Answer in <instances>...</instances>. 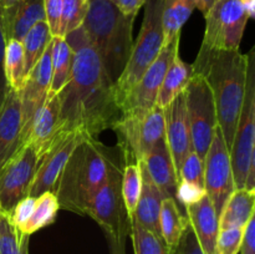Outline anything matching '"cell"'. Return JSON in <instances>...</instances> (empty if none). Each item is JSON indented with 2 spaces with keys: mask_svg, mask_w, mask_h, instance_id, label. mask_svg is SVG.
Masks as SVG:
<instances>
[{
  "mask_svg": "<svg viewBox=\"0 0 255 254\" xmlns=\"http://www.w3.org/2000/svg\"><path fill=\"white\" fill-rule=\"evenodd\" d=\"M133 21L134 16L125 15L114 0H87L81 26L114 84L124 71L133 46Z\"/></svg>",
  "mask_w": 255,
  "mask_h": 254,
  "instance_id": "obj_4",
  "label": "cell"
},
{
  "mask_svg": "<svg viewBox=\"0 0 255 254\" xmlns=\"http://www.w3.org/2000/svg\"><path fill=\"white\" fill-rule=\"evenodd\" d=\"M87 11V0H62L59 36L65 37L82 25Z\"/></svg>",
  "mask_w": 255,
  "mask_h": 254,
  "instance_id": "obj_34",
  "label": "cell"
},
{
  "mask_svg": "<svg viewBox=\"0 0 255 254\" xmlns=\"http://www.w3.org/2000/svg\"><path fill=\"white\" fill-rule=\"evenodd\" d=\"M241 254H255V213L247 223L242 239Z\"/></svg>",
  "mask_w": 255,
  "mask_h": 254,
  "instance_id": "obj_40",
  "label": "cell"
},
{
  "mask_svg": "<svg viewBox=\"0 0 255 254\" xmlns=\"http://www.w3.org/2000/svg\"><path fill=\"white\" fill-rule=\"evenodd\" d=\"M137 163L141 173V193L132 218L138 222L143 228L148 229L162 239L159 229V212L164 197L149 177L143 161H138Z\"/></svg>",
  "mask_w": 255,
  "mask_h": 254,
  "instance_id": "obj_21",
  "label": "cell"
},
{
  "mask_svg": "<svg viewBox=\"0 0 255 254\" xmlns=\"http://www.w3.org/2000/svg\"><path fill=\"white\" fill-rule=\"evenodd\" d=\"M35 199L36 198H34V197H25L21 201L17 202L14 209L9 213L10 219L14 223V226L17 227L20 231L24 228V226L31 217L32 209H34L35 206Z\"/></svg>",
  "mask_w": 255,
  "mask_h": 254,
  "instance_id": "obj_37",
  "label": "cell"
},
{
  "mask_svg": "<svg viewBox=\"0 0 255 254\" xmlns=\"http://www.w3.org/2000/svg\"><path fill=\"white\" fill-rule=\"evenodd\" d=\"M179 40L181 37H177L171 44L163 45L156 60L152 62L151 66L142 75L133 89L125 97L124 102L120 106L121 115L146 112L156 106L162 80L173 56L179 51Z\"/></svg>",
  "mask_w": 255,
  "mask_h": 254,
  "instance_id": "obj_13",
  "label": "cell"
},
{
  "mask_svg": "<svg viewBox=\"0 0 255 254\" xmlns=\"http://www.w3.org/2000/svg\"><path fill=\"white\" fill-rule=\"evenodd\" d=\"M60 99L59 94L49 95L42 109L35 117L31 129L24 143H29L36 152L37 158H41L51 147L59 126Z\"/></svg>",
  "mask_w": 255,
  "mask_h": 254,
  "instance_id": "obj_20",
  "label": "cell"
},
{
  "mask_svg": "<svg viewBox=\"0 0 255 254\" xmlns=\"http://www.w3.org/2000/svg\"><path fill=\"white\" fill-rule=\"evenodd\" d=\"M178 183H186L204 191L203 159L192 149L178 171Z\"/></svg>",
  "mask_w": 255,
  "mask_h": 254,
  "instance_id": "obj_35",
  "label": "cell"
},
{
  "mask_svg": "<svg viewBox=\"0 0 255 254\" xmlns=\"http://www.w3.org/2000/svg\"><path fill=\"white\" fill-rule=\"evenodd\" d=\"M244 188L247 191L255 192V152L252 154L251 159H249L248 169H247V177L246 183H244Z\"/></svg>",
  "mask_w": 255,
  "mask_h": 254,
  "instance_id": "obj_44",
  "label": "cell"
},
{
  "mask_svg": "<svg viewBox=\"0 0 255 254\" xmlns=\"http://www.w3.org/2000/svg\"><path fill=\"white\" fill-rule=\"evenodd\" d=\"M255 192L246 188H236L229 196L219 214V229L246 228L254 214Z\"/></svg>",
  "mask_w": 255,
  "mask_h": 254,
  "instance_id": "obj_23",
  "label": "cell"
},
{
  "mask_svg": "<svg viewBox=\"0 0 255 254\" xmlns=\"http://www.w3.org/2000/svg\"><path fill=\"white\" fill-rule=\"evenodd\" d=\"M117 163L96 137H87L72 152L52 193L60 208L85 214L86 207Z\"/></svg>",
  "mask_w": 255,
  "mask_h": 254,
  "instance_id": "obj_3",
  "label": "cell"
},
{
  "mask_svg": "<svg viewBox=\"0 0 255 254\" xmlns=\"http://www.w3.org/2000/svg\"><path fill=\"white\" fill-rule=\"evenodd\" d=\"M51 31L45 20L36 22L21 40L25 57V77L30 70L41 59L45 50L52 40Z\"/></svg>",
  "mask_w": 255,
  "mask_h": 254,
  "instance_id": "obj_28",
  "label": "cell"
},
{
  "mask_svg": "<svg viewBox=\"0 0 255 254\" xmlns=\"http://www.w3.org/2000/svg\"><path fill=\"white\" fill-rule=\"evenodd\" d=\"M122 169L120 164L111 169L105 183L87 204L85 214H89L106 236L126 239L131 227L121 193Z\"/></svg>",
  "mask_w": 255,
  "mask_h": 254,
  "instance_id": "obj_9",
  "label": "cell"
},
{
  "mask_svg": "<svg viewBox=\"0 0 255 254\" xmlns=\"http://www.w3.org/2000/svg\"><path fill=\"white\" fill-rule=\"evenodd\" d=\"M246 228L219 229L216 242V254H238Z\"/></svg>",
  "mask_w": 255,
  "mask_h": 254,
  "instance_id": "obj_36",
  "label": "cell"
},
{
  "mask_svg": "<svg viewBox=\"0 0 255 254\" xmlns=\"http://www.w3.org/2000/svg\"><path fill=\"white\" fill-rule=\"evenodd\" d=\"M184 95L192 148L202 159H204L214 132L218 127L213 96L207 81L198 74L192 76L184 90Z\"/></svg>",
  "mask_w": 255,
  "mask_h": 254,
  "instance_id": "obj_8",
  "label": "cell"
},
{
  "mask_svg": "<svg viewBox=\"0 0 255 254\" xmlns=\"http://www.w3.org/2000/svg\"><path fill=\"white\" fill-rule=\"evenodd\" d=\"M239 1H241L243 9L246 10L249 19H253L255 14V0H239Z\"/></svg>",
  "mask_w": 255,
  "mask_h": 254,
  "instance_id": "obj_46",
  "label": "cell"
},
{
  "mask_svg": "<svg viewBox=\"0 0 255 254\" xmlns=\"http://www.w3.org/2000/svg\"><path fill=\"white\" fill-rule=\"evenodd\" d=\"M64 39L71 46L74 59L70 81L59 92V126L54 141L71 132L97 137L112 128L121 116L115 99V84L105 72L82 26Z\"/></svg>",
  "mask_w": 255,
  "mask_h": 254,
  "instance_id": "obj_1",
  "label": "cell"
},
{
  "mask_svg": "<svg viewBox=\"0 0 255 254\" xmlns=\"http://www.w3.org/2000/svg\"><path fill=\"white\" fill-rule=\"evenodd\" d=\"M206 30L202 46L212 50L237 51L249 16L239 0H217L204 14Z\"/></svg>",
  "mask_w": 255,
  "mask_h": 254,
  "instance_id": "obj_10",
  "label": "cell"
},
{
  "mask_svg": "<svg viewBox=\"0 0 255 254\" xmlns=\"http://www.w3.org/2000/svg\"><path fill=\"white\" fill-rule=\"evenodd\" d=\"M42 20H45L44 0H21L11 20L4 26L6 41L10 39L21 41L26 32Z\"/></svg>",
  "mask_w": 255,
  "mask_h": 254,
  "instance_id": "obj_25",
  "label": "cell"
},
{
  "mask_svg": "<svg viewBox=\"0 0 255 254\" xmlns=\"http://www.w3.org/2000/svg\"><path fill=\"white\" fill-rule=\"evenodd\" d=\"M52 41V40H51ZM51 85V42L41 59L26 75L20 89L21 102V144H24L35 117L46 102Z\"/></svg>",
  "mask_w": 255,
  "mask_h": 254,
  "instance_id": "obj_14",
  "label": "cell"
},
{
  "mask_svg": "<svg viewBox=\"0 0 255 254\" xmlns=\"http://www.w3.org/2000/svg\"><path fill=\"white\" fill-rule=\"evenodd\" d=\"M121 193L128 219L132 218L141 193V173L138 163L126 164L122 169Z\"/></svg>",
  "mask_w": 255,
  "mask_h": 254,
  "instance_id": "obj_33",
  "label": "cell"
},
{
  "mask_svg": "<svg viewBox=\"0 0 255 254\" xmlns=\"http://www.w3.org/2000/svg\"><path fill=\"white\" fill-rule=\"evenodd\" d=\"M164 137L171 152L177 174L187 154L192 151L191 129L186 107L184 91L177 95L171 104L163 109Z\"/></svg>",
  "mask_w": 255,
  "mask_h": 254,
  "instance_id": "obj_16",
  "label": "cell"
},
{
  "mask_svg": "<svg viewBox=\"0 0 255 254\" xmlns=\"http://www.w3.org/2000/svg\"><path fill=\"white\" fill-rule=\"evenodd\" d=\"M45 21L47 22L52 36H59L60 19H61L62 0H44Z\"/></svg>",
  "mask_w": 255,
  "mask_h": 254,
  "instance_id": "obj_38",
  "label": "cell"
},
{
  "mask_svg": "<svg viewBox=\"0 0 255 254\" xmlns=\"http://www.w3.org/2000/svg\"><path fill=\"white\" fill-rule=\"evenodd\" d=\"M106 238L107 242H109L110 254H126V248H125L126 239L110 236H106Z\"/></svg>",
  "mask_w": 255,
  "mask_h": 254,
  "instance_id": "obj_45",
  "label": "cell"
},
{
  "mask_svg": "<svg viewBox=\"0 0 255 254\" xmlns=\"http://www.w3.org/2000/svg\"><path fill=\"white\" fill-rule=\"evenodd\" d=\"M87 138L80 132H71L56 138L46 153L39 159L36 172L30 184L27 197H39L44 192H52L62 169L66 166L72 152Z\"/></svg>",
  "mask_w": 255,
  "mask_h": 254,
  "instance_id": "obj_15",
  "label": "cell"
},
{
  "mask_svg": "<svg viewBox=\"0 0 255 254\" xmlns=\"http://www.w3.org/2000/svg\"><path fill=\"white\" fill-rule=\"evenodd\" d=\"M174 254H202L191 228L184 234V237L182 238L181 243H179L178 248L174 252Z\"/></svg>",
  "mask_w": 255,
  "mask_h": 254,
  "instance_id": "obj_41",
  "label": "cell"
},
{
  "mask_svg": "<svg viewBox=\"0 0 255 254\" xmlns=\"http://www.w3.org/2000/svg\"><path fill=\"white\" fill-rule=\"evenodd\" d=\"M129 236L132 239L134 254H171L159 237L143 228L133 218L129 219Z\"/></svg>",
  "mask_w": 255,
  "mask_h": 254,
  "instance_id": "obj_32",
  "label": "cell"
},
{
  "mask_svg": "<svg viewBox=\"0 0 255 254\" xmlns=\"http://www.w3.org/2000/svg\"><path fill=\"white\" fill-rule=\"evenodd\" d=\"M189 228L196 238L202 254H216V242L219 233L218 214L211 199L204 194L201 199L186 206Z\"/></svg>",
  "mask_w": 255,
  "mask_h": 254,
  "instance_id": "obj_17",
  "label": "cell"
},
{
  "mask_svg": "<svg viewBox=\"0 0 255 254\" xmlns=\"http://www.w3.org/2000/svg\"><path fill=\"white\" fill-rule=\"evenodd\" d=\"M112 128L119 137L126 164L137 163L164 137L163 109L156 105L146 112L121 115Z\"/></svg>",
  "mask_w": 255,
  "mask_h": 254,
  "instance_id": "obj_6",
  "label": "cell"
},
{
  "mask_svg": "<svg viewBox=\"0 0 255 254\" xmlns=\"http://www.w3.org/2000/svg\"><path fill=\"white\" fill-rule=\"evenodd\" d=\"M59 209L60 206L56 196L52 192H44L35 199L31 217L21 229V232H24L27 236H31L35 232L50 226L54 223Z\"/></svg>",
  "mask_w": 255,
  "mask_h": 254,
  "instance_id": "obj_29",
  "label": "cell"
},
{
  "mask_svg": "<svg viewBox=\"0 0 255 254\" xmlns=\"http://www.w3.org/2000/svg\"><path fill=\"white\" fill-rule=\"evenodd\" d=\"M74 52L69 42L60 36L51 41V85L49 95H56L66 86L72 72Z\"/></svg>",
  "mask_w": 255,
  "mask_h": 254,
  "instance_id": "obj_26",
  "label": "cell"
},
{
  "mask_svg": "<svg viewBox=\"0 0 255 254\" xmlns=\"http://www.w3.org/2000/svg\"><path fill=\"white\" fill-rule=\"evenodd\" d=\"M5 45H6V37H5L4 26H2L1 9H0V106H1V104L4 102L7 91L10 90L9 85H7V81H6V77H5V69H4Z\"/></svg>",
  "mask_w": 255,
  "mask_h": 254,
  "instance_id": "obj_39",
  "label": "cell"
},
{
  "mask_svg": "<svg viewBox=\"0 0 255 254\" xmlns=\"http://www.w3.org/2000/svg\"><path fill=\"white\" fill-rule=\"evenodd\" d=\"M5 77L10 89L20 91L25 80V57L21 41L10 39L4 52Z\"/></svg>",
  "mask_w": 255,
  "mask_h": 254,
  "instance_id": "obj_30",
  "label": "cell"
},
{
  "mask_svg": "<svg viewBox=\"0 0 255 254\" xmlns=\"http://www.w3.org/2000/svg\"><path fill=\"white\" fill-rule=\"evenodd\" d=\"M194 4H196L197 9L201 10L203 12V15L208 11L212 7V5L217 1V0H193Z\"/></svg>",
  "mask_w": 255,
  "mask_h": 254,
  "instance_id": "obj_47",
  "label": "cell"
},
{
  "mask_svg": "<svg viewBox=\"0 0 255 254\" xmlns=\"http://www.w3.org/2000/svg\"><path fill=\"white\" fill-rule=\"evenodd\" d=\"M163 45L162 0H147L139 34L133 42L124 71L115 82V99L119 110L125 97L158 56Z\"/></svg>",
  "mask_w": 255,
  "mask_h": 254,
  "instance_id": "obj_5",
  "label": "cell"
},
{
  "mask_svg": "<svg viewBox=\"0 0 255 254\" xmlns=\"http://www.w3.org/2000/svg\"><path fill=\"white\" fill-rule=\"evenodd\" d=\"M149 177L158 187L164 198H173L177 201L178 191V174L172 159L171 152L167 146L166 137L159 139L148 153L142 159Z\"/></svg>",
  "mask_w": 255,
  "mask_h": 254,
  "instance_id": "obj_19",
  "label": "cell"
},
{
  "mask_svg": "<svg viewBox=\"0 0 255 254\" xmlns=\"http://www.w3.org/2000/svg\"><path fill=\"white\" fill-rule=\"evenodd\" d=\"M192 66L194 74L201 75L211 89L218 127L231 149L246 92L248 55L239 50L226 51L201 46Z\"/></svg>",
  "mask_w": 255,
  "mask_h": 254,
  "instance_id": "obj_2",
  "label": "cell"
},
{
  "mask_svg": "<svg viewBox=\"0 0 255 254\" xmlns=\"http://www.w3.org/2000/svg\"><path fill=\"white\" fill-rule=\"evenodd\" d=\"M29 238L14 226L9 213L0 211V254H29Z\"/></svg>",
  "mask_w": 255,
  "mask_h": 254,
  "instance_id": "obj_31",
  "label": "cell"
},
{
  "mask_svg": "<svg viewBox=\"0 0 255 254\" xmlns=\"http://www.w3.org/2000/svg\"><path fill=\"white\" fill-rule=\"evenodd\" d=\"M21 146V102L19 92L10 89L0 106V168Z\"/></svg>",
  "mask_w": 255,
  "mask_h": 254,
  "instance_id": "obj_18",
  "label": "cell"
},
{
  "mask_svg": "<svg viewBox=\"0 0 255 254\" xmlns=\"http://www.w3.org/2000/svg\"><path fill=\"white\" fill-rule=\"evenodd\" d=\"M159 229L162 241L171 254L178 248L182 238L189 229L188 218L182 213L178 202L173 198H164L159 212Z\"/></svg>",
  "mask_w": 255,
  "mask_h": 254,
  "instance_id": "obj_22",
  "label": "cell"
},
{
  "mask_svg": "<svg viewBox=\"0 0 255 254\" xmlns=\"http://www.w3.org/2000/svg\"><path fill=\"white\" fill-rule=\"evenodd\" d=\"M203 177L204 191L219 218L227 199L236 191L231 153L219 127L214 132L213 139L203 159Z\"/></svg>",
  "mask_w": 255,
  "mask_h": 254,
  "instance_id": "obj_11",
  "label": "cell"
},
{
  "mask_svg": "<svg viewBox=\"0 0 255 254\" xmlns=\"http://www.w3.org/2000/svg\"><path fill=\"white\" fill-rule=\"evenodd\" d=\"M147 0H114L116 6L124 12L125 15L136 17L138 10L146 4Z\"/></svg>",
  "mask_w": 255,
  "mask_h": 254,
  "instance_id": "obj_42",
  "label": "cell"
},
{
  "mask_svg": "<svg viewBox=\"0 0 255 254\" xmlns=\"http://www.w3.org/2000/svg\"><path fill=\"white\" fill-rule=\"evenodd\" d=\"M193 75V66L184 62L179 56V51L177 52L167 69L163 80H162L158 96H157V106H159L161 109L168 106L177 95L186 90L187 85L191 81Z\"/></svg>",
  "mask_w": 255,
  "mask_h": 254,
  "instance_id": "obj_24",
  "label": "cell"
},
{
  "mask_svg": "<svg viewBox=\"0 0 255 254\" xmlns=\"http://www.w3.org/2000/svg\"><path fill=\"white\" fill-rule=\"evenodd\" d=\"M37 162L35 149L24 143L0 168V211L10 213L17 202L27 197Z\"/></svg>",
  "mask_w": 255,
  "mask_h": 254,
  "instance_id": "obj_12",
  "label": "cell"
},
{
  "mask_svg": "<svg viewBox=\"0 0 255 254\" xmlns=\"http://www.w3.org/2000/svg\"><path fill=\"white\" fill-rule=\"evenodd\" d=\"M196 4L193 0H162V29L164 45L181 37L183 25L191 16Z\"/></svg>",
  "mask_w": 255,
  "mask_h": 254,
  "instance_id": "obj_27",
  "label": "cell"
},
{
  "mask_svg": "<svg viewBox=\"0 0 255 254\" xmlns=\"http://www.w3.org/2000/svg\"><path fill=\"white\" fill-rule=\"evenodd\" d=\"M255 49L248 52L246 92L239 112L231 153L236 188H244L249 159L255 152Z\"/></svg>",
  "mask_w": 255,
  "mask_h": 254,
  "instance_id": "obj_7",
  "label": "cell"
},
{
  "mask_svg": "<svg viewBox=\"0 0 255 254\" xmlns=\"http://www.w3.org/2000/svg\"><path fill=\"white\" fill-rule=\"evenodd\" d=\"M21 0H0V9H1L2 16V26L7 24L11 20L15 10L19 6Z\"/></svg>",
  "mask_w": 255,
  "mask_h": 254,
  "instance_id": "obj_43",
  "label": "cell"
}]
</instances>
